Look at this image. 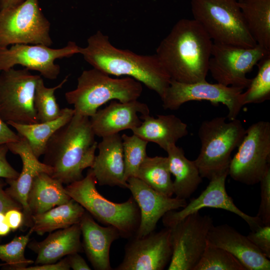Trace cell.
<instances>
[{"mask_svg": "<svg viewBox=\"0 0 270 270\" xmlns=\"http://www.w3.org/2000/svg\"><path fill=\"white\" fill-rule=\"evenodd\" d=\"M243 88L210 84L206 80L184 83L170 80L166 94L162 98L164 109L176 110L184 104L193 100H207L212 104L225 105L229 120L236 118L244 106Z\"/></svg>", "mask_w": 270, "mask_h": 270, "instance_id": "obj_13", "label": "cell"}, {"mask_svg": "<svg viewBox=\"0 0 270 270\" xmlns=\"http://www.w3.org/2000/svg\"><path fill=\"white\" fill-rule=\"evenodd\" d=\"M140 118L143 122L132 130L133 134L156 144L165 151L169 144H176L188 133L187 124L174 114L158 115L155 118L148 114Z\"/></svg>", "mask_w": 270, "mask_h": 270, "instance_id": "obj_24", "label": "cell"}, {"mask_svg": "<svg viewBox=\"0 0 270 270\" xmlns=\"http://www.w3.org/2000/svg\"><path fill=\"white\" fill-rule=\"evenodd\" d=\"M228 176V172H226L214 176L198 197L192 199L178 211L172 210L167 212L162 218L164 226L170 228L188 215L204 208H220L232 212L244 220L251 231L264 226L258 217L247 214L238 208L228 195L226 189V180Z\"/></svg>", "mask_w": 270, "mask_h": 270, "instance_id": "obj_16", "label": "cell"}, {"mask_svg": "<svg viewBox=\"0 0 270 270\" xmlns=\"http://www.w3.org/2000/svg\"><path fill=\"white\" fill-rule=\"evenodd\" d=\"M212 44L198 22L182 18L162 40L156 54L172 80L194 83L206 80Z\"/></svg>", "mask_w": 270, "mask_h": 270, "instance_id": "obj_1", "label": "cell"}, {"mask_svg": "<svg viewBox=\"0 0 270 270\" xmlns=\"http://www.w3.org/2000/svg\"><path fill=\"white\" fill-rule=\"evenodd\" d=\"M70 266L66 258L54 263L27 266L22 270H69Z\"/></svg>", "mask_w": 270, "mask_h": 270, "instance_id": "obj_42", "label": "cell"}, {"mask_svg": "<svg viewBox=\"0 0 270 270\" xmlns=\"http://www.w3.org/2000/svg\"><path fill=\"white\" fill-rule=\"evenodd\" d=\"M86 210L71 198L68 202L32 216L30 232L43 235L46 232L68 228L79 224Z\"/></svg>", "mask_w": 270, "mask_h": 270, "instance_id": "obj_28", "label": "cell"}, {"mask_svg": "<svg viewBox=\"0 0 270 270\" xmlns=\"http://www.w3.org/2000/svg\"><path fill=\"white\" fill-rule=\"evenodd\" d=\"M40 75L26 68H11L0 74V118L6 123L40 122L34 105L37 82Z\"/></svg>", "mask_w": 270, "mask_h": 270, "instance_id": "obj_10", "label": "cell"}, {"mask_svg": "<svg viewBox=\"0 0 270 270\" xmlns=\"http://www.w3.org/2000/svg\"><path fill=\"white\" fill-rule=\"evenodd\" d=\"M70 268L74 270H90L85 260L78 254L74 253L66 257Z\"/></svg>", "mask_w": 270, "mask_h": 270, "instance_id": "obj_43", "label": "cell"}, {"mask_svg": "<svg viewBox=\"0 0 270 270\" xmlns=\"http://www.w3.org/2000/svg\"><path fill=\"white\" fill-rule=\"evenodd\" d=\"M96 184L90 168L85 177L68 184L65 190L71 198L98 222L116 228L120 237L134 236L140 224V211L133 197L122 203L111 202L98 191Z\"/></svg>", "mask_w": 270, "mask_h": 270, "instance_id": "obj_5", "label": "cell"}, {"mask_svg": "<svg viewBox=\"0 0 270 270\" xmlns=\"http://www.w3.org/2000/svg\"><path fill=\"white\" fill-rule=\"evenodd\" d=\"M50 24L44 14L38 0L0 10V48L16 44H41L50 46Z\"/></svg>", "mask_w": 270, "mask_h": 270, "instance_id": "obj_8", "label": "cell"}, {"mask_svg": "<svg viewBox=\"0 0 270 270\" xmlns=\"http://www.w3.org/2000/svg\"><path fill=\"white\" fill-rule=\"evenodd\" d=\"M260 200L256 216L264 225L270 224V166L261 178Z\"/></svg>", "mask_w": 270, "mask_h": 270, "instance_id": "obj_36", "label": "cell"}, {"mask_svg": "<svg viewBox=\"0 0 270 270\" xmlns=\"http://www.w3.org/2000/svg\"><path fill=\"white\" fill-rule=\"evenodd\" d=\"M139 114L140 116L150 114L146 104L138 100L124 102L113 100L104 108L98 110L90 118V121L95 136L104 138L139 126L142 122Z\"/></svg>", "mask_w": 270, "mask_h": 270, "instance_id": "obj_19", "label": "cell"}, {"mask_svg": "<svg viewBox=\"0 0 270 270\" xmlns=\"http://www.w3.org/2000/svg\"><path fill=\"white\" fill-rule=\"evenodd\" d=\"M238 2L241 1L242 0H237Z\"/></svg>", "mask_w": 270, "mask_h": 270, "instance_id": "obj_46", "label": "cell"}, {"mask_svg": "<svg viewBox=\"0 0 270 270\" xmlns=\"http://www.w3.org/2000/svg\"><path fill=\"white\" fill-rule=\"evenodd\" d=\"M247 237L254 245L268 258H270V224L264 225L251 231Z\"/></svg>", "mask_w": 270, "mask_h": 270, "instance_id": "obj_37", "label": "cell"}, {"mask_svg": "<svg viewBox=\"0 0 270 270\" xmlns=\"http://www.w3.org/2000/svg\"><path fill=\"white\" fill-rule=\"evenodd\" d=\"M8 150L6 144L0 146V178L6 180L16 179L20 172L16 171L7 160L6 154Z\"/></svg>", "mask_w": 270, "mask_h": 270, "instance_id": "obj_38", "label": "cell"}, {"mask_svg": "<svg viewBox=\"0 0 270 270\" xmlns=\"http://www.w3.org/2000/svg\"><path fill=\"white\" fill-rule=\"evenodd\" d=\"M121 136L126 181L130 177H136L140 164L148 156L146 147L148 142L134 134L130 136L123 134Z\"/></svg>", "mask_w": 270, "mask_h": 270, "instance_id": "obj_34", "label": "cell"}, {"mask_svg": "<svg viewBox=\"0 0 270 270\" xmlns=\"http://www.w3.org/2000/svg\"><path fill=\"white\" fill-rule=\"evenodd\" d=\"M166 152L170 172L174 177V194L176 198L186 200L196 190L202 178L194 161L186 157L182 148L170 144Z\"/></svg>", "mask_w": 270, "mask_h": 270, "instance_id": "obj_25", "label": "cell"}, {"mask_svg": "<svg viewBox=\"0 0 270 270\" xmlns=\"http://www.w3.org/2000/svg\"><path fill=\"white\" fill-rule=\"evenodd\" d=\"M67 76L58 84L48 88L41 76L38 80L35 89L34 105L40 122H46L58 118L62 114L55 96V92L61 88L68 81Z\"/></svg>", "mask_w": 270, "mask_h": 270, "instance_id": "obj_31", "label": "cell"}, {"mask_svg": "<svg viewBox=\"0 0 270 270\" xmlns=\"http://www.w3.org/2000/svg\"><path fill=\"white\" fill-rule=\"evenodd\" d=\"M95 136L90 118L74 112L46 146L43 162L52 168L50 176L67 184L82 179L84 170L94 162L98 144Z\"/></svg>", "mask_w": 270, "mask_h": 270, "instance_id": "obj_3", "label": "cell"}, {"mask_svg": "<svg viewBox=\"0 0 270 270\" xmlns=\"http://www.w3.org/2000/svg\"><path fill=\"white\" fill-rule=\"evenodd\" d=\"M20 137L0 118V146L19 140Z\"/></svg>", "mask_w": 270, "mask_h": 270, "instance_id": "obj_41", "label": "cell"}, {"mask_svg": "<svg viewBox=\"0 0 270 270\" xmlns=\"http://www.w3.org/2000/svg\"><path fill=\"white\" fill-rule=\"evenodd\" d=\"M4 215L6 220L12 230L19 228L24 224V216L22 210L11 209L7 211Z\"/></svg>", "mask_w": 270, "mask_h": 270, "instance_id": "obj_40", "label": "cell"}, {"mask_svg": "<svg viewBox=\"0 0 270 270\" xmlns=\"http://www.w3.org/2000/svg\"><path fill=\"white\" fill-rule=\"evenodd\" d=\"M238 4L256 44L270 50V0H242Z\"/></svg>", "mask_w": 270, "mask_h": 270, "instance_id": "obj_29", "label": "cell"}, {"mask_svg": "<svg viewBox=\"0 0 270 270\" xmlns=\"http://www.w3.org/2000/svg\"><path fill=\"white\" fill-rule=\"evenodd\" d=\"M130 239L122 261L114 270H162L169 264L172 250L168 228Z\"/></svg>", "mask_w": 270, "mask_h": 270, "instance_id": "obj_15", "label": "cell"}, {"mask_svg": "<svg viewBox=\"0 0 270 270\" xmlns=\"http://www.w3.org/2000/svg\"><path fill=\"white\" fill-rule=\"evenodd\" d=\"M229 121L226 117H216L204 120L199 127L201 148L194 161L202 178L210 180L228 172L231 154L240 144L246 130L240 120Z\"/></svg>", "mask_w": 270, "mask_h": 270, "instance_id": "obj_6", "label": "cell"}, {"mask_svg": "<svg viewBox=\"0 0 270 270\" xmlns=\"http://www.w3.org/2000/svg\"><path fill=\"white\" fill-rule=\"evenodd\" d=\"M128 186L140 211V222L134 236H144L154 231L158 220L168 212L184 208L186 200L164 196L136 177L127 180Z\"/></svg>", "mask_w": 270, "mask_h": 270, "instance_id": "obj_17", "label": "cell"}, {"mask_svg": "<svg viewBox=\"0 0 270 270\" xmlns=\"http://www.w3.org/2000/svg\"><path fill=\"white\" fill-rule=\"evenodd\" d=\"M269 53L258 44L246 48L212 42L208 72L218 84L244 89L251 82L246 74Z\"/></svg>", "mask_w": 270, "mask_h": 270, "instance_id": "obj_12", "label": "cell"}, {"mask_svg": "<svg viewBox=\"0 0 270 270\" xmlns=\"http://www.w3.org/2000/svg\"><path fill=\"white\" fill-rule=\"evenodd\" d=\"M24 0H0V10L19 4Z\"/></svg>", "mask_w": 270, "mask_h": 270, "instance_id": "obj_45", "label": "cell"}, {"mask_svg": "<svg viewBox=\"0 0 270 270\" xmlns=\"http://www.w3.org/2000/svg\"><path fill=\"white\" fill-rule=\"evenodd\" d=\"M194 20L214 42L251 48L250 35L237 0H190Z\"/></svg>", "mask_w": 270, "mask_h": 270, "instance_id": "obj_7", "label": "cell"}, {"mask_svg": "<svg viewBox=\"0 0 270 270\" xmlns=\"http://www.w3.org/2000/svg\"><path fill=\"white\" fill-rule=\"evenodd\" d=\"M80 48L74 42H69L60 48H52L41 44H13L10 48H0V70H6L20 64L28 70L38 72L45 78L54 80L60 72V67L54 61L80 54Z\"/></svg>", "mask_w": 270, "mask_h": 270, "instance_id": "obj_14", "label": "cell"}, {"mask_svg": "<svg viewBox=\"0 0 270 270\" xmlns=\"http://www.w3.org/2000/svg\"><path fill=\"white\" fill-rule=\"evenodd\" d=\"M213 225L211 216L198 212L168 228L172 254L168 270H194L204 251Z\"/></svg>", "mask_w": 270, "mask_h": 270, "instance_id": "obj_11", "label": "cell"}, {"mask_svg": "<svg viewBox=\"0 0 270 270\" xmlns=\"http://www.w3.org/2000/svg\"><path fill=\"white\" fill-rule=\"evenodd\" d=\"M70 199L60 182L47 173L42 172L32 181L28 194V204L32 216L66 203Z\"/></svg>", "mask_w": 270, "mask_h": 270, "instance_id": "obj_26", "label": "cell"}, {"mask_svg": "<svg viewBox=\"0 0 270 270\" xmlns=\"http://www.w3.org/2000/svg\"><path fill=\"white\" fill-rule=\"evenodd\" d=\"M80 224L60 229L42 241L28 242V247L37 254L36 264L54 263L64 256L84 251Z\"/></svg>", "mask_w": 270, "mask_h": 270, "instance_id": "obj_23", "label": "cell"}, {"mask_svg": "<svg viewBox=\"0 0 270 270\" xmlns=\"http://www.w3.org/2000/svg\"><path fill=\"white\" fill-rule=\"evenodd\" d=\"M11 230L6 219L4 214L0 212V236L7 235Z\"/></svg>", "mask_w": 270, "mask_h": 270, "instance_id": "obj_44", "label": "cell"}, {"mask_svg": "<svg viewBox=\"0 0 270 270\" xmlns=\"http://www.w3.org/2000/svg\"><path fill=\"white\" fill-rule=\"evenodd\" d=\"M31 234L29 232L26 235L16 236L8 243L0 244V260L6 263L8 269L22 270L34 262L24 256Z\"/></svg>", "mask_w": 270, "mask_h": 270, "instance_id": "obj_35", "label": "cell"}, {"mask_svg": "<svg viewBox=\"0 0 270 270\" xmlns=\"http://www.w3.org/2000/svg\"><path fill=\"white\" fill-rule=\"evenodd\" d=\"M270 122L259 121L246 130V134L232 158L228 175L246 185L259 183L270 166Z\"/></svg>", "mask_w": 270, "mask_h": 270, "instance_id": "obj_9", "label": "cell"}, {"mask_svg": "<svg viewBox=\"0 0 270 270\" xmlns=\"http://www.w3.org/2000/svg\"><path fill=\"white\" fill-rule=\"evenodd\" d=\"M102 138L97 146L98 154L90 168L96 182L100 186L127 188L122 136L116 134Z\"/></svg>", "mask_w": 270, "mask_h": 270, "instance_id": "obj_21", "label": "cell"}, {"mask_svg": "<svg viewBox=\"0 0 270 270\" xmlns=\"http://www.w3.org/2000/svg\"><path fill=\"white\" fill-rule=\"evenodd\" d=\"M6 184L0 180V212L4 214L11 209L22 210L21 205L11 198L4 190Z\"/></svg>", "mask_w": 270, "mask_h": 270, "instance_id": "obj_39", "label": "cell"}, {"mask_svg": "<svg viewBox=\"0 0 270 270\" xmlns=\"http://www.w3.org/2000/svg\"><path fill=\"white\" fill-rule=\"evenodd\" d=\"M84 59L94 68L109 75L127 76L144 84L162 98L171 78L156 55H140L114 46L108 37L98 31L80 48Z\"/></svg>", "mask_w": 270, "mask_h": 270, "instance_id": "obj_2", "label": "cell"}, {"mask_svg": "<svg viewBox=\"0 0 270 270\" xmlns=\"http://www.w3.org/2000/svg\"><path fill=\"white\" fill-rule=\"evenodd\" d=\"M6 145L9 150L20 156L22 167L16 179L6 180L10 186L5 190L21 205L24 216V224L30 227L32 216L28 207V196L32 181L40 173L46 172L50 175L52 170L50 166L38 160L24 138L20 137L19 140L8 143Z\"/></svg>", "mask_w": 270, "mask_h": 270, "instance_id": "obj_18", "label": "cell"}, {"mask_svg": "<svg viewBox=\"0 0 270 270\" xmlns=\"http://www.w3.org/2000/svg\"><path fill=\"white\" fill-rule=\"evenodd\" d=\"M208 242L228 252L246 270H270V261L250 240L247 236L227 224L210 228Z\"/></svg>", "mask_w": 270, "mask_h": 270, "instance_id": "obj_20", "label": "cell"}, {"mask_svg": "<svg viewBox=\"0 0 270 270\" xmlns=\"http://www.w3.org/2000/svg\"><path fill=\"white\" fill-rule=\"evenodd\" d=\"M82 236V248L94 269L111 270L110 250L112 243L120 237L114 226H102L85 211L80 222Z\"/></svg>", "mask_w": 270, "mask_h": 270, "instance_id": "obj_22", "label": "cell"}, {"mask_svg": "<svg viewBox=\"0 0 270 270\" xmlns=\"http://www.w3.org/2000/svg\"><path fill=\"white\" fill-rule=\"evenodd\" d=\"M258 72L251 79L247 90L242 92L244 106L250 104H260L270 98V53L257 64Z\"/></svg>", "mask_w": 270, "mask_h": 270, "instance_id": "obj_32", "label": "cell"}, {"mask_svg": "<svg viewBox=\"0 0 270 270\" xmlns=\"http://www.w3.org/2000/svg\"><path fill=\"white\" fill-rule=\"evenodd\" d=\"M58 118L48 122L25 124L14 122L6 124L13 127L18 135L27 142L38 158L44 155L47 144L54 133L68 122L74 114V108H65Z\"/></svg>", "mask_w": 270, "mask_h": 270, "instance_id": "obj_27", "label": "cell"}, {"mask_svg": "<svg viewBox=\"0 0 270 270\" xmlns=\"http://www.w3.org/2000/svg\"><path fill=\"white\" fill-rule=\"evenodd\" d=\"M136 178L164 196L172 197L174 194L168 157L147 156L138 170Z\"/></svg>", "mask_w": 270, "mask_h": 270, "instance_id": "obj_30", "label": "cell"}, {"mask_svg": "<svg viewBox=\"0 0 270 270\" xmlns=\"http://www.w3.org/2000/svg\"><path fill=\"white\" fill-rule=\"evenodd\" d=\"M142 92V83L130 77L112 78L95 68L82 72L76 88L65 94L76 114L92 116L98 108L112 100L120 102L136 100Z\"/></svg>", "mask_w": 270, "mask_h": 270, "instance_id": "obj_4", "label": "cell"}, {"mask_svg": "<svg viewBox=\"0 0 270 270\" xmlns=\"http://www.w3.org/2000/svg\"><path fill=\"white\" fill-rule=\"evenodd\" d=\"M194 270H246L241 262L227 250L208 242Z\"/></svg>", "mask_w": 270, "mask_h": 270, "instance_id": "obj_33", "label": "cell"}]
</instances>
